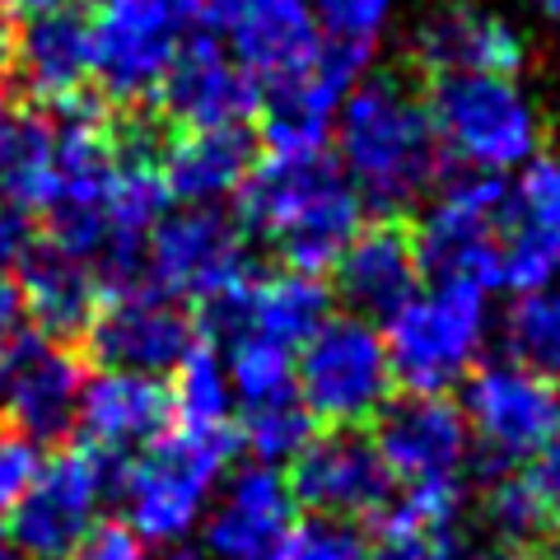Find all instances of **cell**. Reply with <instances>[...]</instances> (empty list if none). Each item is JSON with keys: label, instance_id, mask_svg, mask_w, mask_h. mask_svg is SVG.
<instances>
[{"label": "cell", "instance_id": "cell-1", "mask_svg": "<svg viewBox=\"0 0 560 560\" xmlns=\"http://www.w3.org/2000/svg\"><path fill=\"white\" fill-rule=\"evenodd\" d=\"M331 136L341 173L378 220H401L444 173L430 108L401 75L360 80L337 108Z\"/></svg>", "mask_w": 560, "mask_h": 560}, {"label": "cell", "instance_id": "cell-2", "mask_svg": "<svg viewBox=\"0 0 560 560\" xmlns=\"http://www.w3.org/2000/svg\"><path fill=\"white\" fill-rule=\"evenodd\" d=\"M364 206L337 154H261L238 187V230L261 238L290 271H331L360 234Z\"/></svg>", "mask_w": 560, "mask_h": 560}, {"label": "cell", "instance_id": "cell-3", "mask_svg": "<svg viewBox=\"0 0 560 560\" xmlns=\"http://www.w3.org/2000/svg\"><path fill=\"white\" fill-rule=\"evenodd\" d=\"M238 458V434L234 430H168L164 440L140 448L121 471V510L127 528L140 541H183L201 523L210 490Z\"/></svg>", "mask_w": 560, "mask_h": 560}, {"label": "cell", "instance_id": "cell-4", "mask_svg": "<svg viewBox=\"0 0 560 560\" xmlns=\"http://www.w3.org/2000/svg\"><path fill=\"white\" fill-rule=\"evenodd\" d=\"M425 108L444 154L463 168L510 173L541 150V113L514 75H434Z\"/></svg>", "mask_w": 560, "mask_h": 560}, {"label": "cell", "instance_id": "cell-5", "mask_svg": "<svg viewBox=\"0 0 560 560\" xmlns=\"http://www.w3.org/2000/svg\"><path fill=\"white\" fill-rule=\"evenodd\" d=\"M458 411L467 430L477 434V448L467 453L471 490L514 471L560 430V393L551 388V378H541L510 355L471 364Z\"/></svg>", "mask_w": 560, "mask_h": 560}, {"label": "cell", "instance_id": "cell-6", "mask_svg": "<svg viewBox=\"0 0 560 560\" xmlns=\"http://www.w3.org/2000/svg\"><path fill=\"white\" fill-rule=\"evenodd\" d=\"M504 220L510 183L500 173H453L411 230L420 276H430L434 285H471L490 294L500 285Z\"/></svg>", "mask_w": 560, "mask_h": 560}, {"label": "cell", "instance_id": "cell-7", "mask_svg": "<svg viewBox=\"0 0 560 560\" xmlns=\"http://www.w3.org/2000/svg\"><path fill=\"white\" fill-rule=\"evenodd\" d=\"M486 327H490L486 290L434 285L430 294H416L407 308L393 313L388 331H383L393 383H401L407 393L444 397L481 360Z\"/></svg>", "mask_w": 560, "mask_h": 560}, {"label": "cell", "instance_id": "cell-8", "mask_svg": "<svg viewBox=\"0 0 560 560\" xmlns=\"http://www.w3.org/2000/svg\"><path fill=\"white\" fill-rule=\"evenodd\" d=\"M131 458L94 444H66L38 467L24 500L10 510L5 533L38 560H66L94 533L103 500H117Z\"/></svg>", "mask_w": 560, "mask_h": 560}, {"label": "cell", "instance_id": "cell-9", "mask_svg": "<svg viewBox=\"0 0 560 560\" xmlns=\"http://www.w3.org/2000/svg\"><path fill=\"white\" fill-rule=\"evenodd\" d=\"M197 28L201 0H103L90 20L98 90L121 108H145Z\"/></svg>", "mask_w": 560, "mask_h": 560}, {"label": "cell", "instance_id": "cell-10", "mask_svg": "<svg viewBox=\"0 0 560 560\" xmlns=\"http://www.w3.org/2000/svg\"><path fill=\"white\" fill-rule=\"evenodd\" d=\"M294 388L313 420L323 425H364L393 397L388 346L374 323L355 313L331 318L300 346L294 360Z\"/></svg>", "mask_w": 560, "mask_h": 560}, {"label": "cell", "instance_id": "cell-11", "mask_svg": "<svg viewBox=\"0 0 560 560\" xmlns=\"http://www.w3.org/2000/svg\"><path fill=\"white\" fill-rule=\"evenodd\" d=\"M248 276V234L215 206L164 210L145 238V285L183 304H206Z\"/></svg>", "mask_w": 560, "mask_h": 560}, {"label": "cell", "instance_id": "cell-12", "mask_svg": "<svg viewBox=\"0 0 560 560\" xmlns=\"http://www.w3.org/2000/svg\"><path fill=\"white\" fill-rule=\"evenodd\" d=\"M80 341H84V364L164 378L187 360V350L201 341V331H197V313L183 300H173V294L154 285H136L103 294L94 323L84 327Z\"/></svg>", "mask_w": 560, "mask_h": 560}, {"label": "cell", "instance_id": "cell-13", "mask_svg": "<svg viewBox=\"0 0 560 560\" xmlns=\"http://www.w3.org/2000/svg\"><path fill=\"white\" fill-rule=\"evenodd\" d=\"M84 388V355L47 331H14L0 346V420L38 448L75 434Z\"/></svg>", "mask_w": 560, "mask_h": 560}, {"label": "cell", "instance_id": "cell-14", "mask_svg": "<svg viewBox=\"0 0 560 560\" xmlns=\"http://www.w3.org/2000/svg\"><path fill=\"white\" fill-rule=\"evenodd\" d=\"M285 467L290 500L304 514L370 523L397 500V481L364 425H331L327 434H313Z\"/></svg>", "mask_w": 560, "mask_h": 560}, {"label": "cell", "instance_id": "cell-15", "mask_svg": "<svg viewBox=\"0 0 560 560\" xmlns=\"http://www.w3.org/2000/svg\"><path fill=\"white\" fill-rule=\"evenodd\" d=\"M370 440L378 458L388 463L397 486H440L467 477V453H471V430L463 411L448 397H388L374 416Z\"/></svg>", "mask_w": 560, "mask_h": 560}, {"label": "cell", "instance_id": "cell-16", "mask_svg": "<svg viewBox=\"0 0 560 560\" xmlns=\"http://www.w3.org/2000/svg\"><path fill=\"white\" fill-rule=\"evenodd\" d=\"M201 28L267 90L318 51L308 0H201Z\"/></svg>", "mask_w": 560, "mask_h": 560}, {"label": "cell", "instance_id": "cell-17", "mask_svg": "<svg viewBox=\"0 0 560 560\" xmlns=\"http://www.w3.org/2000/svg\"><path fill=\"white\" fill-rule=\"evenodd\" d=\"M154 98H160L164 117L178 121L183 131L243 127L253 113H261V84L206 28H197L178 47Z\"/></svg>", "mask_w": 560, "mask_h": 560}, {"label": "cell", "instance_id": "cell-18", "mask_svg": "<svg viewBox=\"0 0 560 560\" xmlns=\"http://www.w3.org/2000/svg\"><path fill=\"white\" fill-rule=\"evenodd\" d=\"M294 510L285 471L271 463H243L224 481L220 504L206 518V551L220 560H280L294 528Z\"/></svg>", "mask_w": 560, "mask_h": 560}, {"label": "cell", "instance_id": "cell-19", "mask_svg": "<svg viewBox=\"0 0 560 560\" xmlns=\"http://www.w3.org/2000/svg\"><path fill=\"white\" fill-rule=\"evenodd\" d=\"M331 271H337V300L346 304V313L374 327L388 323L397 308H407L420 294V280H425L407 220L360 224V234L346 243Z\"/></svg>", "mask_w": 560, "mask_h": 560}, {"label": "cell", "instance_id": "cell-20", "mask_svg": "<svg viewBox=\"0 0 560 560\" xmlns=\"http://www.w3.org/2000/svg\"><path fill=\"white\" fill-rule=\"evenodd\" d=\"M560 276V154H533L510 187L500 285L533 294Z\"/></svg>", "mask_w": 560, "mask_h": 560}, {"label": "cell", "instance_id": "cell-21", "mask_svg": "<svg viewBox=\"0 0 560 560\" xmlns=\"http://www.w3.org/2000/svg\"><path fill=\"white\" fill-rule=\"evenodd\" d=\"M416 66L430 75H518L528 61L523 33L481 5H444L430 20H420Z\"/></svg>", "mask_w": 560, "mask_h": 560}, {"label": "cell", "instance_id": "cell-22", "mask_svg": "<svg viewBox=\"0 0 560 560\" xmlns=\"http://www.w3.org/2000/svg\"><path fill=\"white\" fill-rule=\"evenodd\" d=\"M75 425L84 430V444L136 458L140 448H150L154 440H164L173 430L168 383L150 378V374L103 370L94 378H84Z\"/></svg>", "mask_w": 560, "mask_h": 560}, {"label": "cell", "instance_id": "cell-23", "mask_svg": "<svg viewBox=\"0 0 560 560\" xmlns=\"http://www.w3.org/2000/svg\"><path fill=\"white\" fill-rule=\"evenodd\" d=\"M154 164H160L168 201L220 206L224 197H238V187L248 183L257 164V140L243 127H201L173 136Z\"/></svg>", "mask_w": 560, "mask_h": 560}, {"label": "cell", "instance_id": "cell-24", "mask_svg": "<svg viewBox=\"0 0 560 560\" xmlns=\"http://www.w3.org/2000/svg\"><path fill=\"white\" fill-rule=\"evenodd\" d=\"M14 75L24 80V90L38 108H61V103L90 94V80H94L90 20L70 5L28 20V28L20 33Z\"/></svg>", "mask_w": 560, "mask_h": 560}, {"label": "cell", "instance_id": "cell-25", "mask_svg": "<svg viewBox=\"0 0 560 560\" xmlns=\"http://www.w3.org/2000/svg\"><path fill=\"white\" fill-rule=\"evenodd\" d=\"M14 271H20L14 285H20L24 313L38 323V331L75 346L103 304V285H98L94 261L70 257L61 248H51L47 238H38Z\"/></svg>", "mask_w": 560, "mask_h": 560}, {"label": "cell", "instance_id": "cell-26", "mask_svg": "<svg viewBox=\"0 0 560 560\" xmlns=\"http://www.w3.org/2000/svg\"><path fill=\"white\" fill-rule=\"evenodd\" d=\"M57 197V121L47 108H24L0 127V201L47 210Z\"/></svg>", "mask_w": 560, "mask_h": 560}, {"label": "cell", "instance_id": "cell-27", "mask_svg": "<svg viewBox=\"0 0 560 560\" xmlns=\"http://www.w3.org/2000/svg\"><path fill=\"white\" fill-rule=\"evenodd\" d=\"M331 318V290L308 271L253 276L248 285V331L271 337L280 346H304Z\"/></svg>", "mask_w": 560, "mask_h": 560}, {"label": "cell", "instance_id": "cell-28", "mask_svg": "<svg viewBox=\"0 0 560 560\" xmlns=\"http://www.w3.org/2000/svg\"><path fill=\"white\" fill-rule=\"evenodd\" d=\"M481 490V523L477 528L495 541V547H504L510 556H533L537 547H547V541L556 537L560 523L547 514V504L537 500V490L528 486V477L514 467L504 471V477L477 486Z\"/></svg>", "mask_w": 560, "mask_h": 560}, {"label": "cell", "instance_id": "cell-29", "mask_svg": "<svg viewBox=\"0 0 560 560\" xmlns=\"http://www.w3.org/2000/svg\"><path fill=\"white\" fill-rule=\"evenodd\" d=\"M173 374L178 378H173L168 397H173V420H178V430H191V434L230 430L234 393H230V374H224L215 346L197 341Z\"/></svg>", "mask_w": 560, "mask_h": 560}, {"label": "cell", "instance_id": "cell-30", "mask_svg": "<svg viewBox=\"0 0 560 560\" xmlns=\"http://www.w3.org/2000/svg\"><path fill=\"white\" fill-rule=\"evenodd\" d=\"M224 374H230V393L238 397L243 411L300 397V388H294V350L271 337H257V331H243L230 341V370Z\"/></svg>", "mask_w": 560, "mask_h": 560}, {"label": "cell", "instance_id": "cell-31", "mask_svg": "<svg viewBox=\"0 0 560 560\" xmlns=\"http://www.w3.org/2000/svg\"><path fill=\"white\" fill-rule=\"evenodd\" d=\"M504 350L541 378H560V285L518 294L504 313Z\"/></svg>", "mask_w": 560, "mask_h": 560}, {"label": "cell", "instance_id": "cell-32", "mask_svg": "<svg viewBox=\"0 0 560 560\" xmlns=\"http://www.w3.org/2000/svg\"><path fill=\"white\" fill-rule=\"evenodd\" d=\"M313 425L318 420L308 416V407L300 397L290 401H276V407H257V411H243L238 420V448L253 453V463H290L308 440H313Z\"/></svg>", "mask_w": 560, "mask_h": 560}, {"label": "cell", "instance_id": "cell-33", "mask_svg": "<svg viewBox=\"0 0 560 560\" xmlns=\"http://www.w3.org/2000/svg\"><path fill=\"white\" fill-rule=\"evenodd\" d=\"M308 10L327 43H350L370 51L393 24V0H308Z\"/></svg>", "mask_w": 560, "mask_h": 560}, {"label": "cell", "instance_id": "cell-34", "mask_svg": "<svg viewBox=\"0 0 560 560\" xmlns=\"http://www.w3.org/2000/svg\"><path fill=\"white\" fill-rule=\"evenodd\" d=\"M360 551H364V533L350 518L304 514L294 518L280 560H360Z\"/></svg>", "mask_w": 560, "mask_h": 560}, {"label": "cell", "instance_id": "cell-35", "mask_svg": "<svg viewBox=\"0 0 560 560\" xmlns=\"http://www.w3.org/2000/svg\"><path fill=\"white\" fill-rule=\"evenodd\" d=\"M425 537L430 533L401 510V500H393L388 510L370 518L360 560H425Z\"/></svg>", "mask_w": 560, "mask_h": 560}, {"label": "cell", "instance_id": "cell-36", "mask_svg": "<svg viewBox=\"0 0 560 560\" xmlns=\"http://www.w3.org/2000/svg\"><path fill=\"white\" fill-rule=\"evenodd\" d=\"M43 467V453L33 440H24V434H0V523L10 518V510L24 500V490L33 486V477H38Z\"/></svg>", "mask_w": 560, "mask_h": 560}, {"label": "cell", "instance_id": "cell-37", "mask_svg": "<svg viewBox=\"0 0 560 560\" xmlns=\"http://www.w3.org/2000/svg\"><path fill=\"white\" fill-rule=\"evenodd\" d=\"M425 560H518V556L495 547V541H490L481 528L453 518V523H444V528H434L425 537Z\"/></svg>", "mask_w": 560, "mask_h": 560}, {"label": "cell", "instance_id": "cell-38", "mask_svg": "<svg viewBox=\"0 0 560 560\" xmlns=\"http://www.w3.org/2000/svg\"><path fill=\"white\" fill-rule=\"evenodd\" d=\"M66 560H145V541H140L121 518H103Z\"/></svg>", "mask_w": 560, "mask_h": 560}, {"label": "cell", "instance_id": "cell-39", "mask_svg": "<svg viewBox=\"0 0 560 560\" xmlns=\"http://www.w3.org/2000/svg\"><path fill=\"white\" fill-rule=\"evenodd\" d=\"M38 243V224H33L28 210L0 201V276H10L20 261L28 257V248Z\"/></svg>", "mask_w": 560, "mask_h": 560}, {"label": "cell", "instance_id": "cell-40", "mask_svg": "<svg viewBox=\"0 0 560 560\" xmlns=\"http://www.w3.org/2000/svg\"><path fill=\"white\" fill-rule=\"evenodd\" d=\"M523 477H528V486L537 490V500L547 504V514L560 523V430L528 458V471H523Z\"/></svg>", "mask_w": 560, "mask_h": 560}, {"label": "cell", "instance_id": "cell-41", "mask_svg": "<svg viewBox=\"0 0 560 560\" xmlns=\"http://www.w3.org/2000/svg\"><path fill=\"white\" fill-rule=\"evenodd\" d=\"M24 327V300L20 285L10 276H0V346H10V337Z\"/></svg>", "mask_w": 560, "mask_h": 560}, {"label": "cell", "instance_id": "cell-42", "mask_svg": "<svg viewBox=\"0 0 560 560\" xmlns=\"http://www.w3.org/2000/svg\"><path fill=\"white\" fill-rule=\"evenodd\" d=\"M14 57H20V28H14L10 14L0 10V80L14 75Z\"/></svg>", "mask_w": 560, "mask_h": 560}, {"label": "cell", "instance_id": "cell-43", "mask_svg": "<svg viewBox=\"0 0 560 560\" xmlns=\"http://www.w3.org/2000/svg\"><path fill=\"white\" fill-rule=\"evenodd\" d=\"M70 0H0L5 14H24V20H38V14H51V10H66Z\"/></svg>", "mask_w": 560, "mask_h": 560}, {"label": "cell", "instance_id": "cell-44", "mask_svg": "<svg viewBox=\"0 0 560 560\" xmlns=\"http://www.w3.org/2000/svg\"><path fill=\"white\" fill-rule=\"evenodd\" d=\"M0 560H38V556H28V551L20 547V541H14L5 528H0Z\"/></svg>", "mask_w": 560, "mask_h": 560}, {"label": "cell", "instance_id": "cell-45", "mask_svg": "<svg viewBox=\"0 0 560 560\" xmlns=\"http://www.w3.org/2000/svg\"><path fill=\"white\" fill-rule=\"evenodd\" d=\"M541 10H547L551 20H560V0H541Z\"/></svg>", "mask_w": 560, "mask_h": 560}, {"label": "cell", "instance_id": "cell-46", "mask_svg": "<svg viewBox=\"0 0 560 560\" xmlns=\"http://www.w3.org/2000/svg\"><path fill=\"white\" fill-rule=\"evenodd\" d=\"M168 560H206V556H201V551H173Z\"/></svg>", "mask_w": 560, "mask_h": 560}, {"label": "cell", "instance_id": "cell-47", "mask_svg": "<svg viewBox=\"0 0 560 560\" xmlns=\"http://www.w3.org/2000/svg\"><path fill=\"white\" fill-rule=\"evenodd\" d=\"M5 117H10V103H5V94H0V127H5Z\"/></svg>", "mask_w": 560, "mask_h": 560}, {"label": "cell", "instance_id": "cell-48", "mask_svg": "<svg viewBox=\"0 0 560 560\" xmlns=\"http://www.w3.org/2000/svg\"><path fill=\"white\" fill-rule=\"evenodd\" d=\"M523 560H541V556H537V551H533V556H523Z\"/></svg>", "mask_w": 560, "mask_h": 560}]
</instances>
